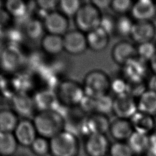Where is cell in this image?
<instances>
[{
    "label": "cell",
    "mask_w": 156,
    "mask_h": 156,
    "mask_svg": "<svg viewBox=\"0 0 156 156\" xmlns=\"http://www.w3.org/2000/svg\"><path fill=\"white\" fill-rule=\"evenodd\" d=\"M41 47L49 55H57L63 50V36L46 34L41 39Z\"/></svg>",
    "instance_id": "obj_21"
},
{
    "label": "cell",
    "mask_w": 156,
    "mask_h": 156,
    "mask_svg": "<svg viewBox=\"0 0 156 156\" xmlns=\"http://www.w3.org/2000/svg\"><path fill=\"white\" fill-rule=\"evenodd\" d=\"M133 154L128 144L121 142L115 143L110 147L111 156H133Z\"/></svg>",
    "instance_id": "obj_37"
},
{
    "label": "cell",
    "mask_w": 156,
    "mask_h": 156,
    "mask_svg": "<svg viewBox=\"0 0 156 156\" xmlns=\"http://www.w3.org/2000/svg\"><path fill=\"white\" fill-rule=\"evenodd\" d=\"M122 67L123 74L126 80H145L149 69L148 62L138 57L130 60Z\"/></svg>",
    "instance_id": "obj_9"
},
{
    "label": "cell",
    "mask_w": 156,
    "mask_h": 156,
    "mask_svg": "<svg viewBox=\"0 0 156 156\" xmlns=\"http://www.w3.org/2000/svg\"><path fill=\"white\" fill-rule=\"evenodd\" d=\"M127 82L123 78H116L110 82V90L116 96L126 93Z\"/></svg>",
    "instance_id": "obj_38"
},
{
    "label": "cell",
    "mask_w": 156,
    "mask_h": 156,
    "mask_svg": "<svg viewBox=\"0 0 156 156\" xmlns=\"http://www.w3.org/2000/svg\"><path fill=\"white\" fill-rule=\"evenodd\" d=\"M133 2L130 0H113L111 1L110 8L115 13L123 15L131 10Z\"/></svg>",
    "instance_id": "obj_35"
},
{
    "label": "cell",
    "mask_w": 156,
    "mask_h": 156,
    "mask_svg": "<svg viewBox=\"0 0 156 156\" xmlns=\"http://www.w3.org/2000/svg\"><path fill=\"white\" fill-rule=\"evenodd\" d=\"M5 9L7 13L16 18H22L27 12V5L21 0H9L5 2Z\"/></svg>",
    "instance_id": "obj_27"
},
{
    "label": "cell",
    "mask_w": 156,
    "mask_h": 156,
    "mask_svg": "<svg viewBox=\"0 0 156 156\" xmlns=\"http://www.w3.org/2000/svg\"><path fill=\"white\" fill-rule=\"evenodd\" d=\"M25 34L31 40L41 39L45 31L43 22L37 19L30 20L25 25Z\"/></svg>",
    "instance_id": "obj_28"
},
{
    "label": "cell",
    "mask_w": 156,
    "mask_h": 156,
    "mask_svg": "<svg viewBox=\"0 0 156 156\" xmlns=\"http://www.w3.org/2000/svg\"><path fill=\"white\" fill-rule=\"evenodd\" d=\"M126 93L134 98H139L147 89L144 80H126Z\"/></svg>",
    "instance_id": "obj_33"
},
{
    "label": "cell",
    "mask_w": 156,
    "mask_h": 156,
    "mask_svg": "<svg viewBox=\"0 0 156 156\" xmlns=\"http://www.w3.org/2000/svg\"><path fill=\"white\" fill-rule=\"evenodd\" d=\"M109 35L101 27H98L86 35L88 48L99 52L105 49L109 43Z\"/></svg>",
    "instance_id": "obj_18"
},
{
    "label": "cell",
    "mask_w": 156,
    "mask_h": 156,
    "mask_svg": "<svg viewBox=\"0 0 156 156\" xmlns=\"http://www.w3.org/2000/svg\"><path fill=\"white\" fill-rule=\"evenodd\" d=\"M33 154L37 156H45L50 152V145L48 139L38 136L30 146Z\"/></svg>",
    "instance_id": "obj_32"
},
{
    "label": "cell",
    "mask_w": 156,
    "mask_h": 156,
    "mask_svg": "<svg viewBox=\"0 0 156 156\" xmlns=\"http://www.w3.org/2000/svg\"><path fill=\"white\" fill-rule=\"evenodd\" d=\"M32 121L37 134L49 140L64 130L66 126L64 117L54 109L39 111Z\"/></svg>",
    "instance_id": "obj_1"
},
{
    "label": "cell",
    "mask_w": 156,
    "mask_h": 156,
    "mask_svg": "<svg viewBox=\"0 0 156 156\" xmlns=\"http://www.w3.org/2000/svg\"><path fill=\"white\" fill-rule=\"evenodd\" d=\"M136 50L138 57L147 62L156 54V46L152 42L138 44Z\"/></svg>",
    "instance_id": "obj_34"
},
{
    "label": "cell",
    "mask_w": 156,
    "mask_h": 156,
    "mask_svg": "<svg viewBox=\"0 0 156 156\" xmlns=\"http://www.w3.org/2000/svg\"><path fill=\"white\" fill-rule=\"evenodd\" d=\"M82 3L79 0H61L58 1L59 11L66 17H72L76 15L80 9Z\"/></svg>",
    "instance_id": "obj_29"
},
{
    "label": "cell",
    "mask_w": 156,
    "mask_h": 156,
    "mask_svg": "<svg viewBox=\"0 0 156 156\" xmlns=\"http://www.w3.org/2000/svg\"><path fill=\"white\" fill-rule=\"evenodd\" d=\"M58 1L55 0H38L36 2L37 7L42 10L48 12V13L55 10L54 9L58 6Z\"/></svg>",
    "instance_id": "obj_40"
},
{
    "label": "cell",
    "mask_w": 156,
    "mask_h": 156,
    "mask_svg": "<svg viewBox=\"0 0 156 156\" xmlns=\"http://www.w3.org/2000/svg\"><path fill=\"white\" fill-rule=\"evenodd\" d=\"M136 21H151L156 16L155 2L150 0H140L133 2L130 10Z\"/></svg>",
    "instance_id": "obj_15"
},
{
    "label": "cell",
    "mask_w": 156,
    "mask_h": 156,
    "mask_svg": "<svg viewBox=\"0 0 156 156\" xmlns=\"http://www.w3.org/2000/svg\"><path fill=\"white\" fill-rule=\"evenodd\" d=\"M13 133L18 144L26 147H30L38 135L33 121L27 119L19 121Z\"/></svg>",
    "instance_id": "obj_10"
},
{
    "label": "cell",
    "mask_w": 156,
    "mask_h": 156,
    "mask_svg": "<svg viewBox=\"0 0 156 156\" xmlns=\"http://www.w3.org/2000/svg\"><path fill=\"white\" fill-rule=\"evenodd\" d=\"M112 57L115 63L123 66L130 60L138 57L136 48L128 41H119L113 47Z\"/></svg>",
    "instance_id": "obj_14"
},
{
    "label": "cell",
    "mask_w": 156,
    "mask_h": 156,
    "mask_svg": "<svg viewBox=\"0 0 156 156\" xmlns=\"http://www.w3.org/2000/svg\"><path fill=\"white\" fill-rule=\"evenodd\" d=\"M149 69L156 76V54L148 62Z\"/></svg>",
    "instance_id": "obj_42"
},
{
    "label": "cell",
    "mask_w": 156,
    "mask_h": 156,
    "mask_svg": "<svg viewBox=\"0 0 156 156\" xmlns=\"http://www.w3.org/2000/svg\"><path fill=\"white\" fill-rule=\"evenodd\" d=\"M133 131L147 135L155 128V119L153 116L137 111L130 119Z\"/></svg>",
    "instance_id": "obj_17"
},
{
    "label": "cell",
    "mask_w": 156,
    "mask_h": 156,
    "mask_svg": "<svg viewBox=\"0 0 156 156\" xmlns=\"http://www.w3.org/2000/svg\"><path fill=\"white\" fill-rule=\"evenodd\" d=\"M79 106L83 113H87L89 115L95 113V99L85 94Z\"/></svg>",
    "instance_id": "obj_39"
},
{
    "label": "cell",
    "mask_w": 156,
    "mask_h": 156,
    "mask_svg": "<svg viewBox=\"0 0 156 156\" xmlns=\"http://www.w3.org/2000/svg\"><path fill=\"white\" fill-rule=\"evenodd\" d=\"M18 144L13 133L0 132V156H12Z\"/></svg>",
    "instance_id": "obj_25"
},
{
    "label": "cell",
    "mask_w": 156,
    "mask_h": 156,
    "mask_svg": "<svg viewBox=\"0 0 156 156\" xmlns=\"http://www.w3.org/2000/svg\"><path fill=\"white\" fill-rule=\"evenodd\" d=\"M55 94L57 101L67 107L79 105L85 96L83 86L71 79L60 82Z\"/></svg>",
    "instance_id": "obj_3"
},
{
    "label": "cell",
    "mask_w": 156,
    "mask_h": 156,
    "mask_svg": "<svg viewBox=\"0 0 156 156\" xmlns=\"http://www.w3.org/2000/svg\"><path fill=\"white\" fill-rule=\"evenodd\" d=\"M110 82L109 77L104 71H91L84 78L82 86L85 94L94 99L107 94L110 90Z\"/></svg>",
    "instance_id": "obj_2"
},
{
    "label": "cell",
    "mask_w": 156,
    "mask_h": 156,
    "mask_svg": "<svg viewBox=\"0 0 156 156\" xmlns=\"http://www.w3.org/2000/svg\"><path fill=\"white\" fill-rule=\"evenodd\" d=\"M99 10L110 7L111 1L110 0H94L91 1Z\"/></svg>",
    "instance_id": "obj_41"
},
{
    "label": "cell",
    "mask_w": 156,
    "mask_h": 156,
    "mask_svg": "<svg viewBox=\"0 0 156 156\" xmlns=\"http://www.w3.org/2000/svg\"><path fill=\"white\" fill-rule=\"evenodd\" d=\"M108 148V140L104 134L89 135L86 141V150L90 156H104Z\"/></svg>",
    "instance_id": "obj_16"
},
{
    "label": "cell",
    "mask_w": 156,
    "mask_h": 156,
    "mask_svg": "<svg viewBox=\"0 0 156 156\" xmlns=\"http://www.w3.org/2000/svg\"><path fill=\"white\" fill-rule=\"evenodd\" d=\"M113 98L108 94L95 99V113L107 115L113 112Z\"/></svg>",
    "instance_id": "obj_31"
},
{
    "label": "cell",
    "mask_w": 156,
    "mask_h": 156,
    "mask_svg": "<svg viewBox=\"0 0 156 156\" xmlns=\"http://www.w3.org/2000/svg\"><path fill=\"white\" fill-rule=\"evenodd\" d=\"M137 111L138 106L135 98L127 93L116 96L113 98V112L117 118L130 119Z\"/></svg>",
    "instance_id": "obj_8"
},
{
    "label": "cell",
    "mask_w": 156,
    "mask_h": 156,
    "mask_svg": "<svg viewBox=\"0 0 156 156\" xmlns=\"http://www.w3.org/2000/svg\"><path fill=\"white\" fill-rule=\"evenodd\" d=\"M64 51L71 55H79L88 48L87 37L84 32L78 30H68L63 35Z\"/></svg>",
    "instance_id": "obj_7"
},
{
    "label": "cell",
    "mask_w": 156,
    "mask_h": 156,
    "mask_svg": "<svg viewBox=\"0 0 156 156\" xmlns=\"http://www.w3.org/2000/svg\"><path fill=\"white\" fill-rule=\"evenodd\" d=\"M23 58L18 49L13 46L6 47L0 52V66L6 72H13L20 67Z\"/></svg>",
    "instance_id": "obj_13"
},
{
    "label": "cell",
    "mask_w": 156,
    "mask_h": 156,
    "mask_svg": "<svg viewBox=\"0 0 156 156\" xmlns=\"http://www.w3.org/2000/svg\"><path fill=\"white\" fill-rule=\"evenodd\" d=\"M18 122L17 114L13 110H0V132L13 133Z\"/></svg>",
    "instance_id": "obj_24"
},
{
    "label": "cell",
    "mask_w": 156,
    "mask_h": 156,
    "mask_svg": "<svg viewBox=\"0 0 156 156\" xmlns=\"http://www.w3.org/2000/svg\"><path fill=\"white\" fill-rule=\"evenodd\" d=\"M127 144L135 154H142L147 151L149 144V136L146 134L133 131L128 138Z\"/></svg>",
    "instance_id": "obj_23"
},
{
    "label": "cell",
    "mask_w": 156,
    "mask_h": 156,
    "mask_svg": "<svg viewBox=\"0 0 156 156\" xmlns=\"http://www.w3.org/2000/svg\"><path fill=\"white\" fill-rule=\"evenodd\" d=\"M152 90H154L156 92V78L154 80V83H153V88H152Z\"/></svg>",
    "instance_id": "obj_44"
},
{
    "label": "cell",
    "mask_w": 156,
    "mask_h": 156,
    "mask_svg": "<svg viewBox=\"0 0 156 156\" xmlns=\"http://www.w3.org/2000/svg\"><path fill=\"white\" fill-rule=\"evenodd\" d=\"M137 106L140 112L156 115V92L152 89H147L138 98Z\"/></svg>",
    "instance_id": "obj_22"
},
{
    "label": "cell",
    "mask_w": 156,
    "mask_h": 156,
    "mask_svg": "<svg viewBox=\"0 0 156 156\" xmlns=\"http://www.w3.org/2000/svg\"><path fill=\"white\" fill-rule=\"evenodd\" d=\"M149 141L151 144L156 147V127H155L151 133V135L149 136Z\"/></svg>",
    "instance_id": "obj_43"
},
{
    "label": "cell",
    "mask_w": 156,
    "mask_h": 156,
    "mask_svg": "<svg viewBox=\"0 0 156 156\" xmlns=\"http://www.w3.org/2000/svg\"><path fill=\"white\" fill-rule=\"evenodd\" d=\"M110 122L107 115L93 113L85 119L82 131L90 134H105L109 131Z\"/></svg>",
    "instance_id": "obj_11"
},
{
    "label": "cell",
    "mask_w": 156,
    "mask_h": 156,
    "mask_svg": "<svg viewBox=\"0 0 156 156\" xmlns=\"http://www.w3.org/2000/svg\"><path fill=\"white\" fill-rule=\"evenodd\" d=\"M116 18L112 15L105 13L102 15L99 27L106 32L109 35L115 32Z\"/></svg>",
    "instance_id": "obj_36"
},
{
    "label": "cell",
    "mask_w": 156,
    "mask_h": 156,
    "mask_svg": "<svg viewBox=\"0 0 156 156\" xmlns=\"http://www.w3.org/2000/svg\"><path fill=\"white\" fill-rule=\"evenodd\" d=\"M52 156H76L79 144L75 134L64 130L49 140Z\"/></svg>",
    "instance_id": "obj_4"
},
{
    "label": "cell",
    "mask_w": 156,
    "mask_h": 156,
    "mask_svg": "<svg viewBox=\"0 0 156 156\" xmlns=\"http://www.w3.org/2000/svg\"><path fill=\"white\" fill-rule=\"evenodd\" d=\"M109 132L115 139L121 141L128 140L133 132V129L130 120L117 118L110 122Z\"/></svg>",
    "instance_id": "obj_19"
},
{
    "label": "cell",
    "mask_w": 156,
    "mask_h": 156,
    "mask_svg": "<svg viewBox=\"0 0 156 156\" xmlns=\"http://www.w3.org/2000/svg\"><path fill=\"white\" fill-rule=\"evenodd\" d=\"M156 35V27L151 21H136L130 34L132 40L138 44L152 42Z\"/></svg>",
    "instance_id": "obj_12"
},
{
    "label": "cell",
    "mask_w": 156,
    "mask_h": 156,
    "mask_svg": "<svg viewBox=\"0 0 156 156\" xmlns=\"http://www.w3.org/2000/svg\"><path fill=\"white\" fill-rule=\"evenodd\" d=\"M43 24L47 34L63 36L69 30L68 18L59 10H53L48 13Z\"/></svg>",
    "instance_id": "obj_6"
},
{
    "label": "cell",
    "mask_w": 156,
    "mask_h": 156,
    "mask_svg": "<svg viewBox=\"0 0 156 156\" xmlns=\"http://www.w3.org/2000/svg\"><path fill=\"white\" fill-rule=\"evenodd\" d=\"M12 105L13 111L23 116L30 115L35 107L34 99L24 93H18L13 96Z\"/></svg>",
    "instance_id": "obj_20"
},
{
    "label": "cell",
    "mask_w": 156,
    "mask_h": 156,
    "mask_svg": "<svg viewBox=\"0 0 156 156\" xmlns=\"http://www.w3.org/2000/svg\"><path fill=\"white\" fill-rule=\"evenodd\" d=\"M133 24L134 23L130 17L126 15H119L116 19L115 32L122 37L130 35Z\"/></svg>",
    "instance_id": "obj_30"
},
{
    "label": "cell",
    "mask_w": 156,
    "mask_h": 156,
    "mask_svg": "<svg viewBox=\"0 0 156 156\" xmlns=\"http://www.w3.org/2000/svg\"><path fill=\"white\" fill-rule=\"evenodd\" d=\"M155 9H156V2H155Z\"/></svg>",
    "instance_id": "obj_45"
},
{
    "label": "cell",
    "mask_w": 156,
    "mask_h": 156,
    "mask_svg": "<svg viewBox=\"0 0 156 156\" xmlns=\"http://www.w3.org/2000/svg\"><path fill=\"white\" fill-rule=\"evenodd\" d=\"M35 106L37 107L40 111L54 109V106L57 101L55 93L49 91L39 92L34 99Z\"/></svg>",
    "instance_id": "obj_26"
},
{
    "label": "cell",
    "mask_w": 156,
    "mask_h": 156,
    "mask_svg": "<svg viewBox=\"0 0 156 156\" xmlns=\"http://www.w3.org/2000/svg\"><path fill=\"white\" fill-rule=\"evenodd\" d=\"M102 15L101 11L91 1L82 4L74 17L77 29L87 34L99 27Z\"/></svg>",
    "instance_id": "obj_5"
}]
</instances>
